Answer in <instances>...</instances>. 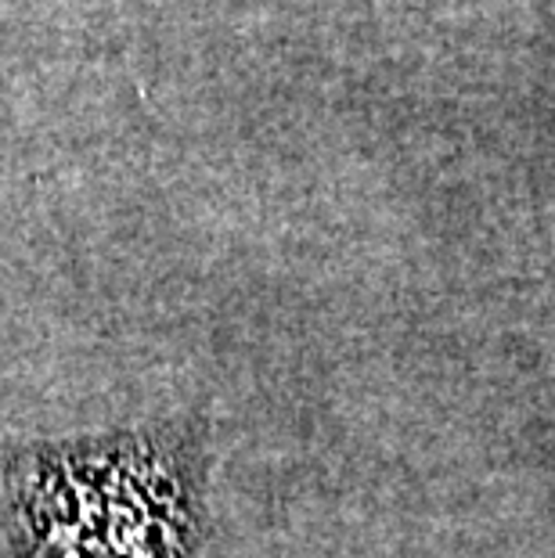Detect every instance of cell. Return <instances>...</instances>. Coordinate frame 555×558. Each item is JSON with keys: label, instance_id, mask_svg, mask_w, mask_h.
Returning <instances> with one entry per match:
<instances>
[{"label": "cell", "instance_id": "6da1fadb", "mask_svg": "<svg viewBox=\"0 0 555 558\" xmlns=\"http://www.w3.org/2000/svg\"><path fill=\"white\" fill-rule=\"evenodd\" d=\"M203 425L0 444L19 558H198Z\"/></svg>", "mask_w": 555, "mask_h": 558}]
</instances>
